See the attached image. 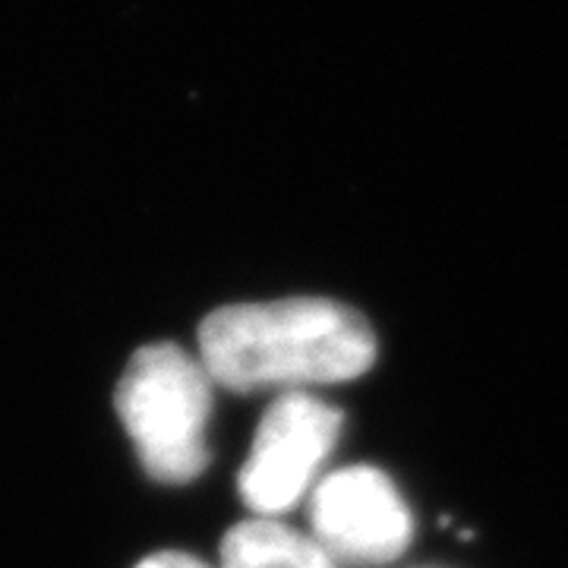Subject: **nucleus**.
I'll return each instance as SVG.
<instances>
[{
	"label": "nucleus",
	"instance_id": "f257e3e1",
	"mask_svg": "<svg viewBox=\"0 0 568 568\" xmlns=\"http://www.w3.org/2000/svg\"><path fill=\"white\" fill-rule=\"evenodd\" d=\"M200 361L227 392H304L364 376L376 335L354 306L325 297L234 304L200 325Z\"/></svg>",
	"mask_w": 568,
	"mask_h": 568
},
{
	"label": "nucleus",
	"instance_id": "f03ea898",
	"mask_svg": "<svg viewBox=\"0 0 568 568\" xmlns=\"http://www.w3.org/2000/svg\"><path fill=\"white\" fill-rule=\"evenodd\" d=\"M212 376L174 342L140 347L123 369L114 407L145 474L183 487L209 467Z\"/></svg>",
	"mask_w": 568,
	"mask_h": 568
},
{
	"label": "nucleus",
	"instance_id": "20e7f679",
	"mask_svg": "<svg viewBox=\"0 0 568 568\" xmlns=\"http://www.w3.org/2000/svg\"><path fill=\"white\" fill-rule=\"evenodd\" d=\"M310 530L338 566L376 568L405 552L414 537V518L379 467L351 465L313 487Z\"/></svg>",
	"mask_w": 568,
	"mask_h": 568
},
{
	"label": "nucleus",
	"instance_id": "39448f33",
	"mask_svg": "<svg viewBox=\"0 0 568 568\" xmlns=\"http://www.w3.org/2000/svg\"><path fill=\"white\" fill-rule=\"evenodd\" d=\"M222 568H338L313 537L278 518H246L224 534Z\"/></svg>",
	"mask_w": 568,
	"mask_h": 568
},
{
	"label": "nucleus",
	"instance_id": "423d86ee",
	"mask_svg": "<svg viewBox=\"0 0 568 568\" xmlns=\"http://www.w3.org/2000/svg\"><path fill=\"white\" fill-rule=\"evenodd\" d=\"M133 568H209L203 559L190 556V552H181V549H162V552H152L145 556L142 562H136Z\"/></svg>",
	"mask_w": 568,
	"mask_h": 568
},
{
	"label": "nucleus",
	"instance_id": "7ed1b4c3",
	"mask_svg": "<svg viewBox=\"0 0 568 568\" xmlns=\"http://www.w3.org/2000/svg\"><path fill=\"white\" fill-rule=\"evenodd\" d=\"M342 433V410L310 392H284L265 407L237 489L256 518H278L313 493Z\"/></svg>",
	"mask_w": 568,
	"mask_h": 568
}]
</instances>
